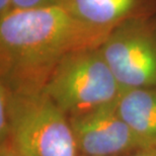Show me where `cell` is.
<instances>
[{
  "mask_svg": "<svg viewBox=\"0 0 156 156\" xmlns=\"http://www.w3.org/2000/svg\"><path fill=\"white\" fill-rule=\"evenodd\" d=\"M108 35L60 5L13 10L0 18V85L12 92H42L69 53L99 47Z\"/></svg>",
  "mask_w": 156,
  "mask_h": 156,
  "instance_id": "1",
  "label": "cell"
},
{
  "mask_svg": "<svg viewBox=\"0 0 156 156\" xmlns=\"http://www.w3.org/2000/svg\"><path fill=\"white\" fill-rule=\"evenodd\" d=\"M117 108L146 148H156V87L124 90Z\"/></svg>",
  "mask_w": 156,
  "mask_h": 156,
  "instance_id": "7",
  "label": "cell"
},
{
  "mask_svg": "<svg viewBox=\"0 0 156 156\" xmlns=\"http://www.w3.org/2000/svg\"><path fill=\"white\" fill-rule=\"evenodd\" d=\"M59 5L86 26L108 34L128 20L156 13V0H61Z\"/></svg>",
  "mask_w": 156,
  "mask_h": 156,
  "instance_id": "6",
  "label": "cell"
},
{
  "mask_svg": "<svg viewBox=\"0 0 156 156\" xmlns=\"http://www.w3.org/2000/svg\"><path fill=\"white\" fill-rule=\"evenodd\" d=\"M117 101L68 118L79 155L126 156L146 148L120 116Z\"/></svg>",
  "mask_w": 156,
  "mask_h": 156,
  "instance_id": "5",
  "label": "cell"
},
{
  "mask_svg": "<svg viewBox=\"0 0 156 156\" xmlns=\"http://www.w3.org/2000/svg\"><path fill=\"white\" fill-rule=\"evenodd\" d=\"M0 156H20L6 143H0Z\"/></svg>",
  "mask_w": 156,
  "mask_h": 156,
  "instance_id": "11",
  "label": "cell"
},
{
  "mask_svg": "<svg viewBox=\"0 0 156 156\" xmlns=\"http://www.w3.org/2000/svg\"><path fill=\"white\" fill-rule=\"evenodd\" d=\"M13 10V0H0V18H3Z\"/></svg>",
  "mask_w": 156,
  "mask_h": 156,
  "instance_id": "9",
  "label": "cell"
},
{
  "mask_svg": "<svg viewBox=\"0 0 156 156\" xmlns=\"http://www.w3.org/2000/svg\"><path fill=\"white\" fill-rule=\"evenodd\" d=\"M79 156H83V155H79Z\"/></svg>",
  "mask_w": 156,
  "mask_h": 156,
  "instance_id": "12",
  "label": "cell"
},
{
  "mask_svg": "<svg viewBox=\"0 0 156 156\" xmlns=\"http://www.w3.org/2000/svg\"><path fill=\"white\" fill-rule=\"evenodd\" d=\"M99 50L123 91L156 87V13L119 24Z\"/></svg>",
  "mask_w": 156,
  "mask_h": 156,
  "instance_id": "4",
  "label": "cell"
},
{
  "mask_svg": "<svg viewBox=\"0 0 156 156\" xmlns=\"http://www.w3.org/2000/svg\"><path fill=\"white\" fill-rule=\"evenodd\" d=\"M43 91L69 118L116 102L123 90L99 47H88L64 57Z\"/></svg>",
  "mask_w": 156,
  "mask_h": 156,
  "instance_id": "3",
  "label": "cell"
},
{
  "mask_svg": "<svg viewBox=\"0 0 156 156\" xmlns=\"http://www.w3.org/2000/svg\"><path fill=\"white\" fill-rule=\"evenodd\" d=\"M61 0H13L14 10H27L47 6L59 5Z\"/></svg>",
  "mask_w": 156,
  "mask_h": 156,
  "instance_id": "8",
  "label": "cell"
},
{
  "mask_svg": "<svg viewBox=\"0 0 156 156\" xmlns=\"http://www.w3.org/2000/svg\"><path fill=\"white\" fill-rule=\"evenodd\" d=\"M0 143L20 156H79L69 119L44 91L0 85Z\"/></svg>",
  "mask_w": 156,
  "mask_h": 156,
  "instance_id": "2",
  "label": "cell"
},
{
  "mask_svg": "<svg viewBox=\"0 0 156 156\" xmlns=\"http://www.w3.org/2000/svg\"><path fill=\"white\" fill-rule=\"evenodd\" d=\"M126 156H156V148H142Z\"/></svg>",
  "mask_w": 156,
  "mask_h": 156,
  "instance_id": "10",
  "label": "cell"
}]
</instances>
